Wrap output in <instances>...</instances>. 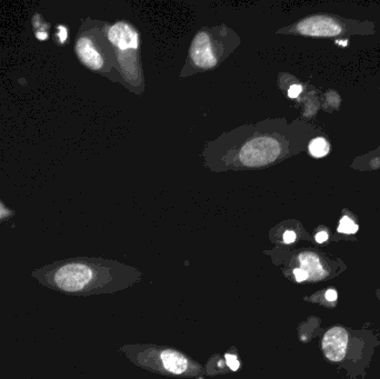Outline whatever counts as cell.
<instances>
[{
	"mask_svg": "<svg viewBox=\"0 0 380 379\" xmlns=\"http://www.w3.org/2000/svg\"><path fill=\"white\" fill-rule=\"evenodd\" d=\"M5 212H6V210H2V209H0V218H2L3 216H5L6 214H5Z\"/></svg>",
	"mask_w": 380,
	"mask_h": 379,
	"instance_id": "obj_21",
	"label": "cell"
},
{
	"mask_svg": "<svg viewBox=\"0 0 380 379\" xmlns=\"http://www.w3.org/2000/svg\"><path fill=\"white\" fill-rule=\"evenodd\" d=\"M135 268L112 261L72 260L56 266L46 276L53 288L71 295L111 294L138 283Z\"/></svg>",
	"mask_w": 380,
	"mask_h": 379,
	"instance_id": "obj_1",
	"label": "cell"
},
{
	"mask_svg": "<svg viewBox=\"0 0 380 379\" xmlns=\"http://www.w3.org/2000/svg\"><path fill=\"white\" fill-rule=\"evenodd\" d=\"M337 299H338L337 290H335L333 288H329L322 292V297H321V299L318 300V302L320 304L322 302V305H325V306H328V305L335 306Z\"/></svg>",
	"mask_w": 380,
	"mask_h": 379,
	"instance_id": "obj_12",
	"label": "cell"
},
{
	"mask_svg": "<svg viewBox=\"0 0 380 379\" xmlns=\"http://www.w3.org/2000/svg\"><path fill=\"white\" fill-rule=\"evenodd\" d=\"M296 238H297L296 233L292 232V231L285 232L284 236H283V240H284L285 244H292V243H295Z\"/></svg>",
	"mask_w": 380,
	"mask_h": 379,
	"instance_id": "obj_17",
	"label": "cell"
},
{
	"mask_svg": "<svg viewBox=\"0 0 380 379\" xmlns=\"http://www.w3.org/2000/svg\"><path fill=\"white\" fill-rule=\"evenodd\" d=\"M224 358H226V365L228 368L232 371H236L239 369L240 363L237 358V355L236 354H226L224 355Z\"/></svg>",
	"mask_w": 380,
	"mask_h": 379,
	"instance_id": "obj_13",
	"label": "cell"
},
{
	"mask_svg": "<svg viewBox=\"0 0 380 379\" xmlns=\"http://www.w3.org/2000/svg\"><path fill=\"white\" fill-rule=\"evenodd\" d=\"M370 165L372 166V167H375V168H377V167H378V166L380 165V163H379V162H378V163H376V162H375V160H372V162L370 163Z\"/></svg>",
	"mask_w": 380,
	"mask_h": 379,
	"instance_id": "obj_20",
	"label": "cell"
},
{
	"mask_svg": "<svg viewBox=\"0 0 380 379\" xmlns=\"http://www.w3.org/2000/svg\"><path fill=\"white\" fill-rule=\"evenodd\" d=\"M190 57L195 65L201 69H210L217 65V58L212 49L209 36L206 32H199L193 40L190 47Z\"/></svg>",
	"mask_w": 380,
	"mask_h": 379,
	"instance_id": "obj_6",
	"label": "cell"
},
{
	"mask_svg": "<svg viewBox=\"0 0 380 379\" xmlns=\"http://www.w3.org/2000/svg\"><path fill=\"white\" fill-rule=\"evenodd\" d=\"M108 38L119 49H136L139 46V37L132 27L126 22H117L109 28Z\"/></svg>",
	"mask_w": 380,
	"mask_h": 379,
	"instance_id": "obj_7",
	"label": "cell"
},
{
	"mask_svg": "<svg viewBox=\"0 0 380 379\" xmlns=\"http://www.w3.org/2000/svg\"><path fill=\"white\" fill-rule=\"evenodd\" d=\"M302 91V87L300 85H292L290 86L289 90H288V96L290 97V98H297V97L301 94Z\"/></svg>",
	"mask_w": 380,
	"mask_h": 379,
	"instance_id": "obj_15",
	"label": "cell"
},
{
	"mask_svg": "<svg viewBox=\"0 0 380 379\" xmlns=\"http://www.w3.org/2000/svg\"><path fill=\"white\" fill-rule=\"evenodd\" d=\"M328 238H329V235L326 232H319L318 234H316L315 236V239L318 244H324L325 241L328 240Z\"/></svg>",
	"mask_w": 380,
	"mask_h": 379,
	"instance_id": "obj_18",
	"label": "cell"
},
{
	"mask_svg": "<svg viewBox=\"0 0 380 379\" xmlns=\"http://www.w3.org/2000/svg\"><path fill=\"white\" fill-rule=\"evenodd\" d=\"M36 38L42 40V42H44V40H47L48 39V33L46 31H37L36 32Z\"/></svg>",
	"mask_w": 380,
	"mask_h": 379,
	"instance_id": "obj_19",
	"label": "cell"
},
{
	"mask_svg": "<svg viewBox=\"0 0 380 379\" xmlns=\"http://www.w3.org/2000/svg\"><path fill=\"white\" fill-rule=\"evenodd\" d=\"M338 44H343L341 46H347V42H338Z\"/></svg>",
	"mask_w": 380,
	"mask_h": 379,
	"instance_id": "obj_22",
	"label": "cell"
},
{
	"mask_svg": "<svg viewBox=\"0 0 380 379\" xmlns=\"http://www.w3.org/2000/svg\"><path fill=\"white\" fill-rule=\"evenodd\" d=\"M58 32H57V36H58V39H59V43L62 45L66 43V40L68 38V29L65 27V26H58Z\"/></svg>",
	"mask_w": 380,
	"mask_h": 379,
	"instance_id": "obj_16",
	"label": "cell"
},
{
	"mask_svg": "<svg viewBox=\"0 0 380 379\" xmlns=\"http://www.w3.org/2000/svg\"><path fill=\"white\" fill-rule=\"evenodd\" d=\"M299 268L309 276V281H321L329 277V269L322 262L321 258L313 251H302L298 255Z\"/></svg>",
	"mask_w": 380,
	"mask_h": 379,
	"instance_id": "obj_8",
	"label": "cell"
},
{
	"mask_svg": "<svg viewBox=\"0 0 380 379\" xmlns=\"http://www.w3.org/2000/svg\"><path fill=\"white\" fill-rule=\"evenodd\" d=\"M292 277L295 279L296 283H306V281H309V276L308 274L303 271V269L295 267L292 268Z\"/></svg>",
	"mask_w": 380,
	"mask_h": 379,
	"instance_id": "obj_14",
	"label": "cell"
},
{
	"mask_svg": "<svg viewBox=\"0 0 380 379\" xmlns=\"http://www.w3.org/2000/svg\"><path fill=\"white\" fill-rule=\"evenodd\" d=\"M295 29L303 36L310 37H333L341 33L340 24L328 16H314L299 21Z\"/></svg>",
	"mask_w": 380,
	"mask_h": 379,
	"instance_id": "obj_5",
	"label": "cell"
},
{
	"mask_svg": "<svg viewBox=\"0 0 380 379\" xmlns=\"http://www.w3.org/2000/svg\"><path fill=\"white\" fill-rule=\"evenodd\" d=\"M281 147L272 137H258L246 142L240 149L239 159L247 167H261L279 157Z\"/></svg>",
	"mask_w": 380,
	"mask_h": 379,
	"instance_id": "obj_3",
	"label": "cell"
},
{
	"mask_svg": "<svg viewBox=\"0 0 380 379\" xmlns=\"http://www.w3.org/2000/svg\"><path fill=\"white\" fill-rule=\"evenodd\" d=\"M349 334L346 328L335 326L328 329L321 339V349L326 359L330 363H340L347 355Z\"/></svg>",
	"mask_w": 380,
	"mask_h": 379,
	"instance_id": "obj_4",
	"label": "cell"
},
{
	"mask_svg": "<svg viewBox=\"0 0 380 379\" xmlns=\"http://www.w3.org/2000/svg\"><path fill=\"white\" fill-rule=\"evenodd\" d=\"M76 53L78 58L82 60L85 66L93 69V70H99L103 66V59L101 54L95 47L93 40L87 37H82L77 40Z\"/></svg>",
	"mask_w": 380,
	"mask_h": 379,
	"instance_id": "obj_9",
	"label": "cell"
},
{
	"mask_svg": "<svg viewBox=\"0 0 380 379\" xmlns=\"http://www.w3.org/2000/svg\"><path fill=\"white\" fill-rule=\"evenodd\" d=\"M120 350L140 368L165 376L198 377L203 366L180 350L155 345H127Z\"/></svg>",
	"mask_w": 380,
	"mask_h": 379,
	"instance_id": "obj_2",
	"label": "cell"
},
{
	"mask_svg": "<svg viewBox=\"0 0 380 379\" xmlns=\"http://www.w3.org/2000/svg\"><path fill=\"white\" fill-rule=\"evenodd\" d=\"M358 225L349 218L348 216H344L340 221H339V226L337 228V232L340 234H347V235H353L358 232Z\"/></svg>",
	"mask_w": 380,
	"mask_h": 379,
	"instance_id": "obj_11",
	"label": "cell"
},
{
	"mask_svg": "<svg viewBox=\"0 0 380 379\" xmlns=\"http://www.w3.org/2000/svg\"><path fill=\"white\" fill-rule=\"evenodd\" d=\"M309 154L315 158H322L329 153V143L325 138H315L309 143Z\"/></svg>",
	"mask_w": 380,
	"mask_h": 379,
	"instance_id": "obj_10",
	"label": "cell"
}]
</instances>
